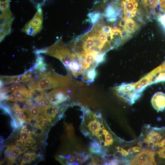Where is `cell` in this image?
I'll return each instance as SVG.
<instances>
[{"mask_svg": "<svg viewBox=\"0 0 165 165\" xmlns=\"http://www.w3.org/2000/svg\"><path fill=\"white\" fill-rule=\"evenodd\" d=\"M40 74L37 81H35L36 88L44 91L47 89L79 85L72 80L71 75H60L50 67Z\"/></svg>", "mask_w": 165, "mask_h": 165, "instance_id": "obj_1", "label": "cell"}, {"mask_svg": "<svg viewBox=\"0 0 165 165\" xmlns=\"http://www.w3.org/2000/svg\"><path fill=\"white\" fill-rule=\"evenodd\" d=\"M35 53H45L55 57L61 61L68 70L74 61L79 59L73 52L63 43L61 37L52 45L35 51Z\"/></svg>", "mask_w": 165, "mask_h": 165, "instance_id": "obj_2", "label": "cell"}, {"mask_svg": "<svg viewBox=\"0 0 165 165\" xmlns=\"http://www.w3.org/2000/svg\"><path fill=\"white\" fill-rule=\"evenodd\" d=\"M43 13L39 8L32 19L22 28L21 31L27 35L34 36L41 30L43 26Z\"/></svg>", "mask_w": 165, "mask_h": 165, "instance_id": "obj_3", "label": "cell"}, {"mask_svg": "<svg viewBox=\"0 0 165 165\" xmlns=\"http://www.w3.org/2000/svg\"><path fill=\"white\" fill-rule=\"evenodd\" d=\"M71 92L68 87L56 88L48 93V98L52 105H57L69 99Z\"/></svg>", "mask_w": 165, "mask_h": 165, "instance_id": "obj_4", "label": "cell"}, {"mask_svg": "<svg viewBox=\"0 0 165 165\" xmlns=\"http://www.w3.org/2000/svg\"><path fill=\"white\" fill-rule=\"evenodd\" d=\"M123 17L131 18L136 15L138 2L137 0H122L120 2Z\"/></svg>", "mask_w": 165, "mask_h": 165, "instance_id": "obj_5", "label": "cell"}, {"mask_svg": "<svg viewBox=\"0 0 165 165\" xmlns=\"http://www.w3.org/2000/svg\"><path fill=\"white\" fill-rule=\"evenodd\" d=\"M131 164L132 165L155 164L154 154L149 151L142 152L132 160Z\"/></svg>", "mask_w": 165, "mask_h": 165, "instance_id": "obj_6", "label": "cell"}, {"mask_svg": "<svg viewBox=\"0 0 165 165\" xmlns=\"http://www.w3.org/2000/svg\"><path fill=\"white\" fill-rule=\"evenodd\" d=\"M25 72L23 74L14 76H0V87L13 83H16L23 80L30 78Z\"/></svg>", "mask_w": 165, "mask_h": 165, "instance_id": "obj_7", "label": "cell"}, {"mask_svg": "<svg viewBox=\"0 0 165 165\" xmlns=\"http://www.w3.org/2000/svg\"><path fill=\"white\" fill-rule=\"evenodd\" d=\"M152 102L156 109L162 110L165 107V95L161 93L157 94L153 98Z\"/></svg>", "mask_w": 165, "mask_h": 165, "instance_id": "obj_8", "label": "cell"}, {"mask_svg": "<svg viewBox=\"0 0 165 165\" xmlns=\"http://www.w3.org/2000/svg\"><path fill=\"white\" fill-rule=\"evenodd\" d=\"M14 20L13 17L10 20L0 23V41L2 42L5 37L11 32V26Z\"/></svg>", "mask_w": 165, "mask_h": 165, "instance_id": "obj_9", "label": "cell"}, {"mask_svg": "<svg viewBox=\"0 0 165 165\" xmlns=\"http://www.w3.org/2000/svg\"><path fill=\"white\" fill-rule=\"evenodd\" d=\"M97 75V72L96 68H90L82 74V80L86 82H92L94 81Z\"/></svg>", "mask_w": 165, "mask_h": 165, "instance_id": "obj_10", "label": "cell"}, {"mask_svg": "<svg viewBox=\"0 0 165 165\" xmlns=\"http://www.w3.org/2000/svg\"><path fill=\"white\" fill-rule=\"evenodd\" d=\"M33 69L42 73L46 71L47 69V65L44 62L43 58L38 54L36 58L35 64L33 67Z\"/></svg>", "mask_w": 165, "mask_h": 165, "instance_id": "obj_11", "label": "cell"}, {"mask_svg": "<svg viewBox=\"0 0 165 165\" xmlns=\"http://www.w3.org/2000/svg\"><path fill=\"white\" fill-rule=\"evenodd\" d=\"M125 18V25L127 30L130 33L132 34L139 28L138 25L134 20L131 18Z\"/></svg>", "mask_w": 165, "mask_h": 165, "instance_id": "obj_12", "label": "cell"}, {"mask_svg": "<svg viewBox=\"0 0 165 165\" xmlns=\"http://www.w3.org/2000/svg\"><path fill=\"white\" fill-rule=\"evenodd\" d=\"M0 23L8 21L13 17L9 8L4 10L0 9Z\"/></svg>", "mask_w": 165, "mask_h": 165, "instance_id": "obj_13", "label": "cell"}, {"mask_svg": "<svg viewBox=\"0 0 165 165\" xmlns=\"http://www.w3.org/2000/svg\"><path fill=\"white\" fill-rule=\"evenodd\" d=\"M101 148L100 144L96 141H92L90 143L89 150L95 155H99L100 154Z\"/></svg>", "mask_w": 165, "mask_h": 165, "instance_id": "obj_14", "label": "cell"}, {"mask_svg": "<svg viewBox=\"0 0 165 165\" xmlns=\"http://www.w3.org/2000/svg\"><path fill=\"white\" fill-rule=\"evenodd\" d=\"M162 138L161 135L158 133L153 132L150 133L147 137V141L149 143L157 144Z\"/></svg>", "mask_w": 165, "mask_h": 165, "instance_id": "obj_15", "label": "cell"}, {"mask_svg": "<svg viewBox=\"0 0 165 165\" xmlns=\"http://www.w3.org/2000/svg\"><path fill=\"white\" fill-rule=\"evenodd\" d=\"M99 125L100 124L95 119L89 122L87 125V127L92 133L95 135L100 128Z\"/></svg>", "mask_w": 165, "mask_h": 165, "instance_id": "obj_16", "label": "cell"}, {"mask_svg": "<svg viewBox=\"0 0 165 165\" xmlns=\"http://www.w3.org/2000/svg\"><path fill=\"white\" fill-rule=\"evenodd\" d=\"M141 2L147 8L153 9L158 5L159 0H141Z\"/></svg>", "mask_w": 165, "mask_h": 165, "instance_id": "obj_17", "label": "cell"}, {"mask_svg": "<svg viewBox=\"0 0 165 165\" xmlns=\"http://www.w3.org/2000/svg\"><path fill=\"white\" fill-rule=\"evenodd\" d=\"M6 149L11 152L15 160L20 154L23 152L22 151L14 145L8 146Z\"/></svg>", "mask_w": 165, "mask_h": 165, "instance_id": "obj_18", "label": "cell"}, {"mask_svg": "<svg viewBox=\"0 0 165 165\" xmlns=\"http://www.w3.org/2000/svg\"><path fill=\"white\" fill-rule=\"evenodd\" d=\"M33 159L31 153L29 152L25 153L23 157L22 161L21 162V165L26 163H30Z\"/></svg>", "mask_w": 165, "mask_h": 165, "instance_id": "obj_19", "label": "cell"}, {"mask_svg": "<svg viewBox=\"0 0 165 165\" xmlns=\"http://www.w3.org/2000/svg\"><path fill=\"white\" fill-rule=\"evenodd\" d=\"M25 120L27 123L33 127L40 123V122L37 119L33 118H27Z\"/></svg>", "mask_w": 165, "mask_h": 165, "instance_id": "obj_20", "label": "cell"}, {"mask_svg": "<svg viewBox=\"0 0 165 165\" xmlns=\"http://www.w3.org/2000/svg\"><path fill=\"white\" fill-rule=\"evenodd\" d=\"M51 121V120L49 118L43 117L40 122V124L44 129L50 124Z\"/></svg>", "mask_w": 165, "mask_h": 165, "instance_id": "obj_21", "label": "cell"}, {"mask_svg": "<svg viewBox=\"0 0 165 165\" xmlns=\"http://www.w3.org/2000/svg\"><path fill=\"white\" fill-rule=\"evenodd\" d=\"M106 143L107 145H109L112 144L113 140L112 135L111 134H108L105 135Z\"/></svg>", "mask_w": 165, "mask_h": 165, "instance_id": "obj_22", "label": "cell"}, {"mask_svg": "<svg viewBox=\"0 0 165 165\" xmlns=\"http://www.w3.org/2000/svg\"><path fill=\"white\" fill-rule=\"evenodd\" d=\"M6 100L15 102H17L18 101L15 94L13 92L9 95H7Z\"/></svg>", "mask_w": 165, "mask_h": 165, "instance_id": "obj_23", "label": "cell"}, {"mask_svg": "<svg viewBox=\"0 0 165 165\" xmlns=\"http://www.w3.org/2000/svg\"><path fill=\"white\" fill-rule=\"evenodd\" d=\"M60 106L56 105H54L53 107V116L55 117V115L57 114L59 111Z\"/></svg>", "mask_w": 165, "mask_h": 165, "instance_id": "obj_24", "label": "cell"}, {"mask_svg": "<svg viewBox=\"0 0 165 165\" xmlns=\"http://www.w3.org/2000/svg\"><path fill=\"white\" fill-rule=\"evenodd\" d=\"M16 118L19 121L21 120L26 121V116L24 113V112H21Z\"/></svg>", "mask_w": 165, "mask_h": 165, "instance_id": "obj_25", "label": "cell"}, {"mask_svg": "<svg viewBox=\"0 0 165 165\" xmlns=\"http://www.w3.org/2000/svg\"><path fill=\"white\" fill-rule=\"evenodd\" d=\"M160 5L161 10L165 14V0H160Z\"/></svg>", "mask_w": 165, "mask_h": 165, "instance_id": "obj_26", "label": "cell"}, {"mask_svg": "<svg viewBox=\"0 0 165 165\" xmlns=\"http://www.w3.org/2000/svg\"><path fill=\"white\" fill-rule=\"evenodd\" d=\"M159 156L162 158H165V148L160 150L158 152Z\"/></svg>", "mask_w": 165, "mask_h": 165, "instance_id": "obj_27", "label": "cell"}, {"mask_svg": "<svg viewBox=\"0 0 165 165\" xmlns=\"http://www.w3.org/2000/svg\"><path fill=\"white\" fill-rule=\"evenodd\" d=\"M42 105H44L47 107L52 104H51L49 99L48 98H46L44 100Z\"/></svg>", "mask_w": 165, "mask_h": 165, "instance_id": "obj_28", "label": "cell"}, {"mask_svg": "<svg viewBox=\"0 0 165 165\" xmlns=\"http://www.w3.org/2000/svg\"><path fill=\"white\" fill-rule=\"evenodd\" d=\"M82 134L86 137H88L89 136L91 135V132L87 130H81Z\"/></svg>", "mask_w": 165, "mask_h": 165, "instance_id": "obj_29", "label": "cell"}, {"mask_svg": "<svg viewBox=\"0 0 165 165\" xmlns=\"http://www.w3.org/2000/svg\"><path fill=\"white\" fill-rule=\"evenodd\" d=\"M93 116L95 118L96 117L102 118V114L100 112H97L95 113H93Z\"/></svg>", "mask_w": 165, "mask_h": 165, "instance_id": "obj_30", "label": "cell"}, {"mask_svg": "<svg viewBox=\"0 0 165 165\" xmlns=\"http://www.w3.org/2000/svg\"><path fill=\"white\" fill-rule=\"evenodd\" d=\"M160 20L161 23L165 27V15L160 16Z\"/></svg>", "mask_w": 165, "mask_h": 165, "instance_id": "obj_31", "label": "cell"}, {"mask_svg": "<svg viewBox=\"0 0 165 165\" xmlns=\"http://www.w3.org/2000/svg\"><path fill=\"white\" fill-rule=\"evenodd\" d=\"M85 114L82 112V114L81 115H80V118L81 119H82V121L81 122V123L80 124V126L82 125L83 124V123H84V120H85Z\"/></svg>", "mask_w": 165, "mask_h": 165, "instance_id": "obj_32", "label": "cell"}, {"mask_svg": "<svg viewBox=\"0 0 165 165\" xmlns=\"http://www.w3.org/2000/svg\"><path fill=\"white\" fill-rule=\"evenodd\" d=\"M95 119L97 121V122L100 124H103V120L102 118L101 117H96Z\"/></svg>", "mask_w": 165, "mask_h": 165, "instance_id": "obj_33", "label": "cell"}, {"mask_svg": "<svg viewBox=\"0 0 165 165\" xmlns=\"http://www.w3.org/2000/svg\"><path fill=\"white\" fill-rule=\"evenodd\" d=\"M157 144H158L159 146L163 147L165 145V139L163 140L161 142L158 143Z\"/></svg>", "mask_w": 165, "mask_h": 165, "instance_id": "obj_34", "label": "cell"}, {"mask_svg": "<svg viewBox=\"0 0 165 165\" xmlns=\"http://www.w3.org/2000/svg\"><path fill=\"white\" fill-rule=\"evenodd\" d=\"M159 80H165V74H161L159 77Z\"/></svg>", "mask_w": 165, "mask_h": 165, "instance_id": "obj_35", "label": "cell"}, {"mask_svg": "<svg viewBox=\"0 0 165 165\" xmlns=\"http://www.w3.org/2000/svg\"><path fill=\"white\" fill-rule=\"evenodd\" d=\"M90 156L89 154H87L83 158L82 162L84 163L89 158Z\"/></svg>", "mask_w": 165, "mask_h": 165, "instance_id": "obj_36", "label": "cell"}, {"mask_svg": "<svg viewBox=\"0 0 165 165\" xmlns=\"http://www.w3.org/2000/svg\"><path fill=\"white\" fill-rule=\"evenodd\" d=\"M100 145L101 147L107 145L106 142L103 141L100 142Z\"/></svg>", "mask_w": 165, "mask_h": 165, "instance_id": "obj_37", "label": "cell"}, {"mask_svg": "<svg viewBox=\"0 0 165 165\" xmlns=\"http://www.w3.org/2000/svg\"><path fill=\"white\" fill-rule=\"evenodd\" d=\"M139 148L138 147H134L133 149V151L135 152H137L139 151Z\"/></svg>", "mask_w": 165, "mask_h": 165, "instance_id": "obj_38", "label": "cell"}, {"mask_svg": "<svg viewBox=\"0 0 165 165\" xmlns=\"http://www.w3.org/2000/svg\"><path fill=\"white\" fill-rule=\"evenodd\" d=\"M103 130V134H104L105 135H106V134L108 133V131L104 129Z\"/></svg>", "mask_w": 165, "mask_h": 165, "instance_id": "obj_39", "label": "cell"}, {"mask_svg": "<svg viewBox=\"0 0 165 165\" xmlns=\"http://www.w3.org/2000/svg\"><path fill=\"white\" fill-rule=\"evenodd\" d=\"M98 137L99 138L100 143V142L103 141L101 135H99Z\"/></svg>", "mask_w": 165, "mask_h": 165, "instance_id": "obj_40", "label": "cell"}, {"mask_svg": "<svg viewBox=\"0 0 165 165\" xmlns=\"http://www.w3.org/2000/svg\"><path fill=\"white\" fill-rule=\"evenodd\" d=\"M100 128L101 129H104V127L103 125L102 124L99 125Z\"/></svg>", "mask_w": 165, "mask_h": 165, "instance_id": "obj_41", "label": "cell"}]
</instances>
